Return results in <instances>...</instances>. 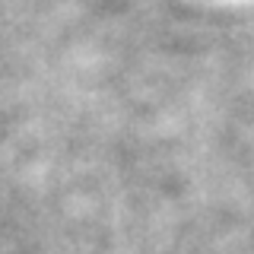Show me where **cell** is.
Returning a JSON list of instances; mask_svg holds the SVG:
<instances>
[]
</instances>
